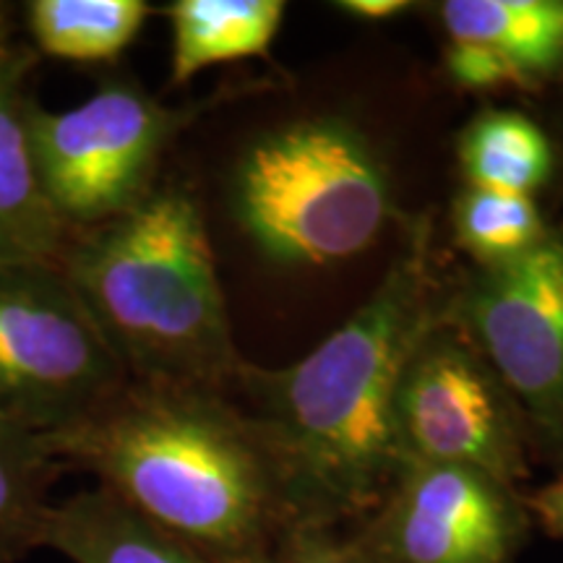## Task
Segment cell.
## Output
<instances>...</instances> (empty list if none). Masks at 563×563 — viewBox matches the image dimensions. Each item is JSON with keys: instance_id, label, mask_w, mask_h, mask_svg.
I'll list each match as a JSON object with an SVG mask.
<instances>
[{"instance_id": "6da1fadb", "label": "cell", "mask_w": 563, "mask_h": 563, "mask_svg": "<svg viewBox=\"0 0 563 563\" xmlns=\"http://www.w3.org/2000/svg\"><path fill=\"white\" fill-rule=\"evenodd\" d=\"M428 224L352 319L290 368L243 363L245 412L277 462L295 525L371 517L405 464L394 426L399 376L435 321Z\"/></svg>"}, {"instance_id": "7a4b0ae2", "label": "cell", "mask_w": 563, "mask_h": 563, "mask_svg": "<svg viewBox=\"0 0 563 563\" xmlns=\"http://www.w3.org/2000/svg\"><path fill=\"white\" fill-rule=\"evenodd\" d=\"M42 439L63 470L95 475L100 488L217 563H264L295 525L256 426L217 391L129 382Z\"/></svg>"}, {"instance_id": "3957f363", "label": "cell", "mask_w": 563, "mask_h": 563, "mask_svg": "<svg viewBox=\"0 0 563 563\" xmlns=\"http://www.w3.org/2000/svg\"><path fill=\"white\" fill-rule=\"evenodd\" d=\"M60 269L131 382L222 394L243 368L199 201L154 188L74 232Z\"/></svg>"}, {"instance_id": "277c9868", "label": "cell", "mask_w": 563, "mask_h": 563, "mask_svg": "<svg viewBox=\"0 0 563 563\" xmlns=\"http://www.w3.org/2000/svg\"><path fill=\"white\" fill-rule=\"evenodd\" d=\"M232 209L266 256L321 266L355 256L391 214L389 175L361 133L311 118L266 133L238 159Z\"/></svg>"}, {"instance_id": "5b68a950", "label": "cell", "mask_w": 563, "mask_h": 563, "mask_svg": "<svg viewBox=\"0 0 563 563\" xmlns=\"http://www.w3.org/2000/svg\"><path fill=\"white\" fill-rule=\"evenodd\" d=\"M129 382L60 264L0 266V420L63 431Z\"/></svg>"}, {"instance_id": "8992f818", "label": "cell", "mask_w": 563, "mask_h": 563, "mask_svg": "<svg viewBox=\"0 0 563 563\" xmlns=\"http://www.w3.org/2000/svg\"><path fill=\"white\" fill-rule=\"evenodd\" d=\"M188 121L131 81L102 84L68 110L32 104L30 146L47 201L70 235L136 209Z\"/></svg>"}, {"instance_id": "52a82bcc", "label": "cell", "mask_w": 563, "mask_h": 563, "mask_svg": "<svg viewBox=\"0 0 563 563\" xmlns=\"http://www.w3.org/2000/svg\"><path fill=\"white\" fill-rule=\"evenodd\" d=\"M394 426L405 460L462 464L506 485L527 475L514 397L473 342L439 319L407 357Z\"/></svg>"}, {"instance_id": "ba28073f", "label": "cell", "mask_w": 563, "mask_h": 563, "mask_svg": "<svg viewBox=\"0 0 563 563\" xmlns=\"http://www.w3.org/2000/svg\"><path fill=\"white\" fill-rule=\"evenodd\" d=\"M454 316L534 431L563 446V235L548 232L509 262L481 266Z\"/></svg>"}, {"instance_id": "9c48e42d", "label": "cell", "mask_w": 563, "mask_h": 563, "mask_svg": "<svg viewBox=\"0 0 563 563\" xmlns=\"http://www.w3.org/2000/svg\"><path fill=\"white\" fill-rule=\"evenodd\" d=\"M527 530L514 485L462 464L405 460L357 538L376 563H511Z\"/></svg>"}, {"instance_id": "30bf717a", "label": "cell", "mask_w": 563, "mask_h": 563, "mask_svg": "<svg viewBox=\"0 0 563 563\" xmlns=\"http://www.w3.org/2000/svg\"><path fill=\"white\" fill-rule=\"evenodd\" d=\"M441 21L462 87H530L563 70V0H449Z\"/></svg>"}, {"instance_id": "8fae6325", "label": "cell", "mask_w": 563, "mask_h": 563, "mask_svg": "<svg viewBox=\"0 0 563 563\" xmlns=\"http://www.w3.org/2000/svg\"><path fill=\"white\" fill-rule=\"evenodd\" d=\"M37 58L0 42V266L58 264L70 232L42 188L30 146L32 100L26 81Z\"/></svg>"}, {"instance_id": "7c38bea8", "label": "cell", "mask_w": 563, "mask_h": 563, "mask_svg": "<svg viewBox=\"0 0 563 563\" xmlns=\"http://www.w3.org/2000/svg\"><path fill=\"white\" fill-rule=\"evenodd\" d=\"M42 548L74 563H217L100 485L51 506Z\"/></svg>"}, {"instance_id": "4fadbf2b", "label": "cell", "mask_w": 563, "mask_h": 563, "mask_svg": "<svg viewBox=\"0 0 563 563\" xmlns=\"http://www.w3.org/2000/svg\"><path fill=\"white\" fill-rule=\"evenodd\" d=\"M282 16V0H178L167 5L173 84L191 81L199 70L217 63L266 53Z\"/></svg>"}, {"instance_id": "5bb4252c", "label": "cell", "mask_w": 563, "mask_h": 563, "mask_svg": "<svg viewBox=\"0 0 563 563\" xmlns=\"http://www.w3.org/2000/svg\"><path fill=\"white\" fill-rule=\"evenodd\" d=\"M460 162L470 188L532 196L553 173L551 141L517 110H485L460 139Z\"/></svg>"}, {"instance_id": "9a60e30c", "label": "cell", "mask_w": 563, "mask_h": 563, "mask_svg": "<svg viewBox=\"0 0 563 563\" xmlns=\"http://www.w3.org/2000/svg\"><path fill=\"white\" fill-rule=\"evenodd\" d=\"M150 16L144 0H32L24 19L37 53L58 60H115Z\"/></svg>"}, {"instance_id": "2e32d148", "label": "cell", "mask_w": 563, "mask_h": 563, "mask_svg": "<svg viewBox=\"0 0 563 563\" xmlns=\"http://www.w3.org/2000/svg\"><path fill=\"white\" fill-rule=\"evenodd\" d=\"M60 473L40 433L0 420V563H19L42 548L51 488Z\"/></svg>"}, {"instance_id": "e0dca14e", "label": "cell", "mask_w": 563, "mask_h": 563, "mask_svg": "<svg viewBox=\"0 0 563 563\" xmlns=\"http://www.w3.org/2000/svg\"><path fill=\"white\" fill-rule=\"evenodd\" d=\"M454 232L481 266L501 264L530 251L548 235L532 196L467 188L454 203Z\"/></svg>"}, {"instance_id": "ac0fdd59", "label": "cell", "mask_w": 563, "mask_h": 563, "mask_svg": "<svg viewBox=\"0 0 563 563\" xmlns=\"http://www.w3.org/2000/svg\"><path fill=\"white\" fill-rule=\"evenodd\" d=\"M264 563H376L363 540L342 534L336 525H290Z\"/></svg>"}, {"instance_id": "d6986e66", "label": "cell", "mask_w": 563, "mask_h": 563, "mask_svg": "<svg viewBox=\"0 0 563 563\" xmlns=\"http://www.w3.org/2000/svg\"><path fill=\"white\" fill-rule=\"evenodd\" d=\"M525 506L543 522L548 532L563 538V477L534 490L530 498H525Z\"/></svg>"}, {"instance_id": "ffe728a7", "label": "cell", "mask_w": 563, "mask_h": 563, "mask_svg": "<svg viewBox=\"0 0 563 563\" xmlns=\"http://www.w3.org/2000/svg\"><path fill=\"white\" fill-rule=\"evenodd\" d=\"M340 9L361 19H389L402 13L407 3H402V0H344Z\"/></svg>"}, {"instance_id": "44dd1931", "label": "cell", "mask_w": 563, "mask_h": 563, "mask_svg": "<svg viewBox=\"0 0 563 563\" xmlns=\"http://www.w3.org/2000/svg\"><path fill=\"white\" fill-rule=\"evenodd\" d=\"M9 40V11L5 5H0V42Z\"/></svg>"}]
</instances>
